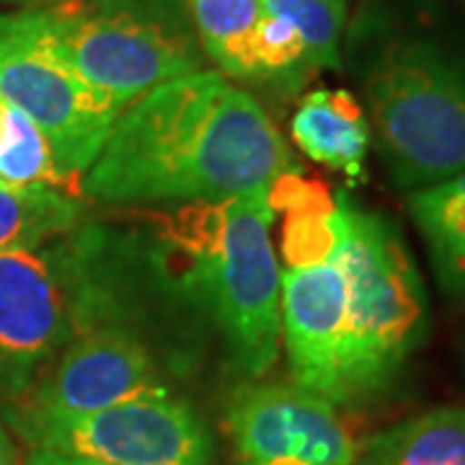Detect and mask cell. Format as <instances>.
<instances>
[{
    "instance_id": "obj_10",
    "label": "cell",
    "mask_w": 465,
    "mask_h": 465,
    "mask_svg": "<svg viewBox=\"0 0 465 465\" xmlns=\"http://www.w3.org/2000/svg\"><path fill=\"white\" fill-rule=\"evenodd\" d=\"M168 393L143 336L122 323H101L75 336L16 403L45 414H91Z\"/></svg>"
},
{
    "instance_id": "obj_24",
    "label": "cell",
    "mask_w": 465,
    "mask_h": 465,
    "mask_svg": "<svg viewBox=\"0 0 465 465\" xmlns=\"http://www.w3.org/2000/svg\"><path fill=\"white\" fill-rule=\"evenodd\" d=\"M463 3H465V0H463Z\"/></svg>"
},
{
    "instance_id": "obj_12",
    "label": "cell",
    "mask_w": 465,
    "mask_h": 465,
    "mask_svg": "<svg viewBox=\"0 0 465 465\" xmlns=\"http://www.w3.org/2000/svg\"><path fill=\"white\" fill-rule=\"evenodd\" d=\"M292 140L311 161L360 179L370 148V119L344 88H316L290 122Z\"/></svg>"
},
{
    "instance_id": "obj_4",
    "label": "cell",
    "mask_w": 465,
    "mask_h": 465,
    "mask_svg": "<svg viewBox=\"0 0 465 465\" xmlns=\"http://www.w3.org/2000/svg\"><path fill=\"white\" fill-rule=\"evenodd\" d=\"M333 259L347 284V329L339 367V406L391 388L427 333V292L414 256L388 217L336 194Z\"/></svg>"
},
{
    "instance_id": "obj_19",
    "label": "cell",
    "mask_w": 465,
    "mask_h": 465,
    "mask_svg": "<svg viewBox=\"0 0 465 465\" xmlns=\"http://www.w3.org/2000/svg\"><path fill=\"white\" fill-rule=\"evenodd\" d=\"M266 16L287 21L300 36L313 70H336L341 65V32L347 8L344 0H262Z\"/></svg>"
},
{
    "instance_id": "obj_17",
    "label": "cell",
    "mask_w": 465,
    "mask_h": 465,
    "mask_svg": "<svg viewBox=\"0 0 465 465\" xmlns=\"http://www.w3.org/2000/svg\"><path fill=\"white\" fill-rule=\"evenodd\" d=\"M202 47L223 73L253 78L251 39L264 16L262 0H186Z\"/></svg>"
},
{
    "instance_id": "obj_22",
    "label": "cell",
    "mask_w": 465,
    "mask_h": 465,
    "mask_svg": "<svg viewBox=\"0 0 465 465\" xmlns=\"http://www.w3.org/2000/svg\"><path fill=\"white\" fill-rule=\"evenodd\" d=\"M0 465H18L16 442L3 421H0Z\"/></svg>"
},
{
    "instance_id": "obj_23",
    "label": "cell",
    "mask_w": 465,
    "mask_h": 465,
    "mask_svg": "<svg viewBox=\"0 0 465 465\" xmlns=\"http://www.w3.org/2000/svg\"><path fill=\"white\" fill-rule=\"evenodd\" d=\"M14 3H24V5H34V8H42V5H50L57 0H14Z\"/></svg>"
},
{
    "instance_id": "obj_20",
    "label": "cell",
    "mask_w": 465,
    "mask_h": 465,
    "mask_svg": "<svg viewBox=\"0 0 465 465\" xmlns=\"http://www.w3.org/2000/svg\"><path fill=\"white\" fill-rule=\"evenodd\" d=\"M251 65H253L251 81H272L290 88L302 84L308 70H313L295 29L282 18L266 16V14L251 39Z\"/></svg>"
},
{
    "instance_id": "obj_14",
    "label": "cell",
    "mask_w": 465,
    "mask_h": 465,
    "mask_svg": "<svg viewBox=\"0 0 465 465\" xmlns=\"http://www.w3.org/2000/svg\"><path fill=\"white\" fill-rule=\"evenodd\" d=\"M409 213L421 232L440 287L465 298V173L411 192Z\"/></svg>"
},
{
    "instance_id": "obj_2",
    "label": "cell",
    "mask_w": 465,
    "mask_h": 465,
    "mask_svg": "<svg viewBox=\"0 0 465 465\" xmlns=\"http://www.w3.org/2000/svg\"><path fill=\"white\" fill-rule=\"evenodd\" d=\"M272 223L269 186L223 202L179 204L158 217L145 253L158 287L210 318L228 370L246 382L266 375L280 354L282 272Z\"/></svg>"
},
{
    "instance_id": "obj_21",
    "label": "cell",
    "mask_w": 465,
    "mask_h": 465,
    "mask_svg": "<svg viewBox=\"0 0 465 465\" xmlns=\"http://www.w3.org/2000/svg\"><path fill=\"white\" fill-rule=\"evenodd\" d=\"M26 465H101L94 460H84V458H70V455H60V452H50V450H32Z\"/></svg>"
},
{
    "instance_id": "obj_11",
    "label": "cell",
    "mask_w": 465,
    "mask_h": 465,
    "mask_svg": "<svg viewBox=\"0 0 465 465\" xmlns=\"http://www.w3.org/2000/svg\"><path fill=\"white\" fill-rule=\"evenodd\" d=\"M347 284L336 259L282 272V333L292 382L339 406Z\"/></svg>"
},
{
    "instance_id": "obj_9",
    "label": "cell",
    "mask_w": 465,
    "mask_h": 465,
    "mask_svg": "<svg viewBox=\"0 0 465 465\" xmlns=\"http://www.w3.org/2000/svg\"><path fill=\"white\" fill-rule=\"evenodd\" d=\"M225 430L235 465H354L360 458L331 401L295 382L235 388Z\"/></svg>"
},
{
    "instance_id": "obj_18",
    "label": "cell",
    "mask_w": 465,
    "mask_h": 465,
    "mask_svg": "<svg viewBox=\"0 0 465 465\" xmlns=\"http://www.w3.org/2000/svg\"><path fill=\"white\" fill-rule=\"evenodd\" d=\"M0 186L8 189H57L81 194L60 173L52 145L24 112L8 104L0 119Z\"/></svg>"
},
{
    "instance_id": "obj_16",
    "label": "cell",
    "mask_w": 465,
    "mask_h": 465,
    "mask_svg": "<svg viewBox=\"0 0 465 465\" xmlns=\"http://www.w3.org/2000/svg\"><path fill=\"white\" fill-rule=\"evenodd\" d=\"M84 207L57 189L0 186V251L45 246L81 225Z\"/></svg>"
},
{
    "instance_id": "obj_15",
    "label": "cell",
    "mask_w": 465,
    "mask_h": 465,
    "mask_svg": "<svg viewBox=\"0 0 465 465\" xmlns=\"http://www.w3.org/2000/svg\"><path fill=\"white\" fill-rule=\"evenodd\" d=\"M357 465H465V406L434 409L382 430Z\"/></svg>"
},
{
    "instance_id": "obj_13",
    "label": "cell",
    "mask_w": 465,
    "mask_h": 465,
    "mask_svg": "<svg viewBox=\"0 0 465 465\" xmlns=\"http://www.w3.org/2000/svg\"><path fill=\"white\" fill-rule=\"evenodd\" d=\"M274 213L284 215V259L287 269L318 264L336 251L339 204L318 182H302L298 173H287L269 186Z\"/></svg>"
},
{
    "instance_id": "obj_6",
    "label": "cell",
    "mask_w": 465,
    "mask_h": 465,
    "mask_svg": "<svg viewBox=\"0 0 465 465\" xmlns=\"http://www.w3.org/2000/svg\"><path fill=\"white\" fill-rule=\"evenodd\" d=\"M34 11L52 50L127 106L202 65L194 39L161 0H57Z\"/></svg>"
},
{
    "instance_id": "obj_8",
    "label": "cell",
    "mask_w": 465,
    "mask_h": 465,
    "mask_svg": "<svg viewBox=\"0 0 465 465\" xmlns=\"http://www.w3.org/2000/svg\"><path fill=\"white\" fill-rule=\"evenodd\" d=\"M5 421L34 450L101 465H215V440L207 424L171 393L91 414H45L14 403Z\"/></svg>"
},
{
    "instance_id": "obj_5",
    "label": "cell",
    "mask_w": 465,
    "mask_h": 465,
    "mask_svg": "<svg viewBox=\"0 0 465 465\" xmlns=\"http://www.w3.org/2000/svg\"><path fill=\"white\" fill-rule=\"evenodd\" d=\"M391 179L419 192L465 173V50L434 36L388 42L365 75Z\"/></svg>"
},
{
    "instance_id": "obj_1",
    "label": "cell",
    "mask_w": 465,
    "mask_h": 465,
    "mask_svg": "<svg viewBox=\"0 0 465 465\" xmlns=\"http://www.w3.org/2000/svg\"><path fill=\"white\" fill-rule=\"evenodd\" d=\"M298 173L292 150L251 94L197 70L134 99L81 192L106 204L223 202Z\"/></svg>"
},
{
    "instance_id": "obj_7",
    "label": "cell",
    "mask_w": 465,
    "mask_h": 465,
    "mask_svg": "<svg viewBox=\"0 0 465 465\" xmlns=\"http://www.w3.org/2000/svg\"><path fill=\"white\" fill-rule=\"evenodd\" d=\"M0 96L42 130L60 173L78 192L127 109L112 94L84 81L52 50L34 8L0 14Z\"/></svg>"
},
{
    "instance_id": "obj_3",
    "label": "cell",
    "mask_w": 465,
    "mask_h": 465,
    "mask_svg": "<svg viewBox=\"0 0 465 465\" xmlns=\"http://www.w3.org/2000/svg\"><path fill=\"white\" fill-rule=\"evenodd\" d=\"M122 311L119 253L99 228L0 251V393L24 399L75 336L124 326Z\"/></svg>"
}]
</instances>
